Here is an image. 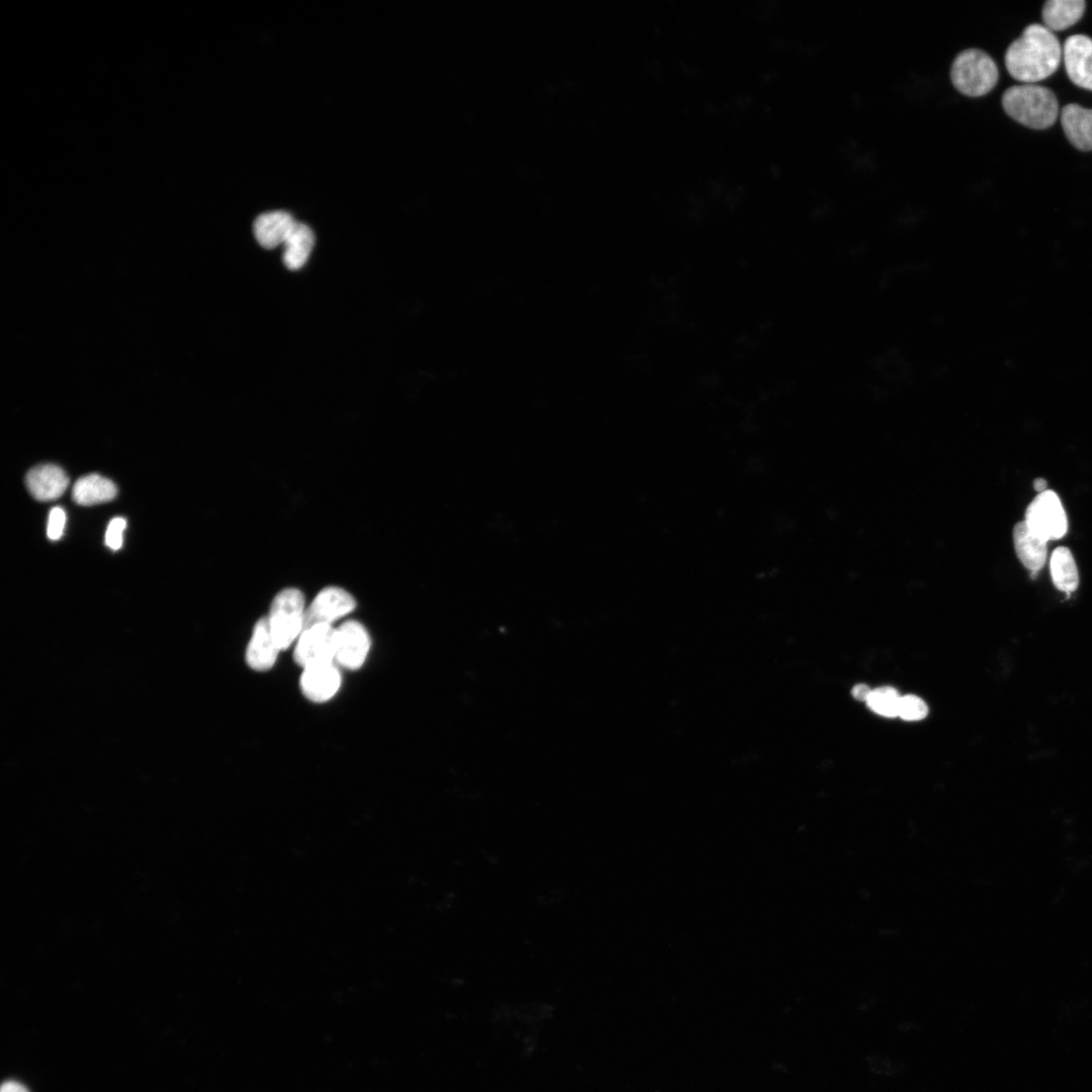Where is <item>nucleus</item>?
<instances>
[{
    "label": "nucleus",
    "instance_id": "nucleus-17",
    "mask_svg": "<svg viewBox=\"0 0 1092 1092\" xmlns=\"http://www.w3.org/2000/svg\"><path fill=\"white\" fill-rule=\"evenodd\" d=\"M314 245V235L309 226L296 221L284 242L282 256L285 267L289 270L300 269L307 261Z\"/></svg>",
    "mask_w": 1092,
    "mask_h": 1092
},
{
    "label": "nucleus",
    "instance_id": "nucleus-8",
    "mask_svg": "<svg viewBox=\"0 0 1092 1092\" xmlns=\"http://www.w3.org/2000/svg\"><path fill=\"white\" fill-rule=\"evenodd\" d=\"M335 660L348 669H358L370 648L366 629L356 621H348L336 629Z\"/></svg>",
    "mask_w": 1092,
    "mask_h": 1092
},
{
    "label": "nucleus",
    "instance_id": "nucleus-15",
    "mask_svg": "<svg viewBox=\"0 0 1092 1092\" xmlns=\"http://www.w3.org/2000/svg\"><path fill=\"white\" fill-rule=\"evenodd\" d=\"M1061 122L1070 143L1081 151L1092 150V109L1068 104L1061 112Z\"/></svg>",
    "mask_w": 1092,
    "mask_h": 1092
},
{
    "label": "nucleus",
    "instance_id": "nucleus-2",
    "mask_svg": "<svg viewBox=\"0 0 1092 1092\" xmlns=\"http://www.w3.org/2000/svg\"><path fill=\"white\" fill-rule=\"evenodd\" d=\"M1002 106L1010 117L1036 129L1051 126L1059 115V103L1054 92L1035 84L1009 87L1002 95Z\"/></svg>",
    "mask_w": 1092,
    "mask_h": 1092
},
{
    "label": "nucleus",
    "instance_id": "nucleus-20",
    "mask_svg": "<svg viewBox=\"0 0 1092 1092\" xmlns=\"http://www.w3.org/2000/svg\"><path fill=\"white\" fill-rule=\"evenodd\" d=\"M900 699L896 689L880 687L872 690L866 704L876 714L893 718L898 717Z\"/></svg>",
    "mask_w": 1092,
    "mask_h": 1092
},
{
    "label": "nucleus",
    "instance_id": "nucleus-7",
    "mask_svg": "<svg viewBox=\"0 0 1092 1092\" xmlns=\"http://www.w3.org/2000/svg\"><path fill=\"white\" fill-rule=\"evenodd\" d=\"M354 598L345 589L329 586L322 589L304 612L302 631L317 624H330L351 613ZM301 631V632H302Z\"/></svg>",
    "mask_w": 1092,
    "mask_h": 1092
},
{
    "label": "nucleus",
    "instance_id": "nucleus-13",
    "mask_svg": "<svg viewBox=\"0 0 1092 1092\" xmlns=\"http://www.w3.org/2000/svg\"><path fill=\"white\" fill-rule=\"evenodd\" d=\"M279 650L271 634L267 617L261 618L254 627L246 650L248 665L258 671L268 670L274 665Z\"/></svg>",
    "mask_w": 1092,
    "mask_h": 1092
},
{
    "label": "nucleus",
    "instance_id": "nucleus-19",
    "mask_svg": "<svg viewBox=\"0 0 1092 1092\" xmlns=\"http://www.w3.org/2000/svg\"><path fill=\"white\" fill-rule=\"evenodd\" d=\"M1084 11L1083 0H1050L1042 8V20L1051 31L1064 30L1078 22Z\"/></svg>",
    "mask_w": 1092,
    "mask_h": 1092
},
{
    "label": "nucleus",
    "instance_id": "nucleus-12",
    "mask_svg": "<svg viewBox=\"0 0 1092 1092\" xmlns=\"http://www.w3.org/2000/svg\"><path fill=\"white\" fill-rule=\"evenodd\" d=\"M1013 543L1019 561L1031 572H1037L1045 563L1048 542L1034 534L1024 521L1013 527Z\"/></svg>",
    "mask_w": 1092,
    "mask_h": 1092
},
{
    "label": "nucleus",
    "instance_id": "nucleus-1",
    "mask_svg": "<svg viewBox=\"0 0 1092 1092\" xmlns=\"http://www.w3.org/2000/svg\"><path fill=\"white\" fill-rule=\"evenodd\" d=\"M1063 51L1053 31L1041 24H1030L1005 53V66L1016 80L1033 84L1053 75Z\"/></svg>",
    "mask_w": 1092,
    "mask_h": 1092
},
{
    "label": "nucleus",
    "instance_id": "nucleus-16",
    "mask_svg": "<svg viewBox=\"0 0 1092 1092\" xmlns=\"http://www.w3.org/2000/svg\"><path fill=\"white\" fill-rule=\"evenodd\" d=\"M117 494L115 483L99 474L80 477L73 486L72 497L81 506H93L113 499Z\"/></svg>",
    "mask_w": 1092,
    "mask_h": 1092
},
{
    "label": "nucleus",
    "instance_id": "nucleus-21",
    "mask_svg": "<svg viewBox=\"0 0 1092 1092\" xmlns=\"http://www.w3.org/2000/svg\"><path fill=\"white\" fill-rule=\"evenodd\" d=\"M928 714L926 703L915 695L901 696L898 717L906 721L922 720Z\"/></svg>",
    "mask_w": 1092,
    "mask_h": 1092
},
{
    "label": "nucleus",
    "instance_id": "nucleus-10",
    "mask_svg": "<svg viewBox=\"0 0 1092 1092\" xmlns=\"http://www.w3.org/2000/svg\"><path fill=\"white\" fill-rule=\"evenodd\" d=\"M66 472L56 464H41L31 468L25 477L30 494L37 500L50 502L59 498L69 485Z\"/></svg>",
    "mask_w": 1092,
    "mask_h": 1092
},
{
    "label": "nucleus",
    "instance_id": "nucleus-3",
    "mask_svg": "<svg viewBox=\"0 0 1092 1092\" xmlns=\"http://www.w3.org/2000/svg\"><path fill=\"white\" fill-rule=\"evenodd\" d=\"M998 68L993 59L979 49L962 51L950 67V79L954 88L970 97L989 93L997 84Z\"/></svg>",
    "mask_w": 1092,
    "mask_h": 1092
},
{
    "label": "nucleus",
    "instance_id": "nucleus-26",
    "mask_svg": "<svg viewBox=\"0 0 1092 1092\" xmlns=\"http://www.w3.org/2000/svg\"><path fill=\"white\" fill-rule=\"evenodd\" d=\"M1046 486H1048V482H1046V480H1045V479H1043V478H1040V477H1039V478H1035V479L1033 480V488H1034V489H1035V490H1036L1037 492H1042V491L1046 490Z\"/></svg>",
    "mask_w": 1092,
    "mask_h": 1092
},
{
    "label": "nucleus",
    "instance_id": "nucleus-9",
    "mask_svg": "<svg viewBox=\"0 0 1092 1092\" xmlns=\"http://www.w3.org/2000/svg\"><path fill=\"white\" fill-rule=\"evenodd\" d=\"M1063 58L1071 81L1092 90V38L1084 34L1069 36L1064 43Z\"/></svg>",
    "mask_w": 1092,
    "mask_h": 1092
},
{
    "label": "nucleus",
    "instance_id": "nucleus-25",
    "mask_svg": "<svg viewBox=\"0 0 1092 1092\" xmlns=\"http://www.w3.org/2000/svg\"><path fill=\"white\" fill-rule=\"evenodd\" d=\"M0 1092H28L27 1089L20 1083L15 1081H7L3 1083Z\"/></svg>",
    "mask_w": 1092,
    "mask_h": 1092
},
{
    "label": "nucleus",
    "instance_id": "nucleus-11",
    "mask_svg": "<svg viewBox=\"0 0 1092 1092\" xmlns=\"http://www.w3.org/2000/svg\"><path fill=\"white\" fill-rule=\"evenodd\" d=\"M340 685L341 675L333 663L305 667L300 677L303 695L315 703L330 700L337 693Z\"/></svg>",
    "mask_w": 1092,
    "mask_h": 1092
},
{
    "label": "nucleus",
    "instance_id": "nucleus-5",
    "mask_svg": "<svg viewBox=\"0 0 1092 1092\" xmlns=\"http://www.w3.org/2000/svg\"><path fill=\"white\" fill-rule=\"evenodd\" d=\"M1024 522L1037 536L1045 540L1063 538L1068 531V519L1058 494L1051 489L1039 492L1028 505Z\"/></svg>",
    "mask_w": 1092,
    "mask_h": 1092
},
{
    "label": "nucleus",
    "instance_id": "nucleus-6",
    "mask_svg": "<svg viewBox=\"0 0 1092 1092\" xmlns=\"http://www.w3.org/2000/svg\"><path fill=\"white\" fill-rule=\"evenodd\" d=\"M336 630L330 624H317L301 632L294 648L295 662L303 668L333 663L335 660Z\"/></svg>",
    "mask_w": 1092,
    "mask_h": 1092
},
{
    "label": "nucleus",
    "instance_id": "nucleus-24",
    "mask_svg": "<svg viewBox=\"0 0 1092 1092\" xmlns=\"http://www.w3.org/2000/svg\"><path fill=\"white\" fill-rule=\"evenodd\" d=\"M872 690L866 684H857L852 688L851 694L855 700L866 703Z\"/></svg>",
    "mask_w": 1092,
    "mask_h": 1092
},
{
    "label": "nucleus",
    "instance_id": "nucleus-18",
    "mask_svg": "<svg viewBox=\"0 0 1092 1092\" xmlns=\"http://www.w3.org/2000/svg\"><path fill=\"white\" fill-rule=\"evenodd\" d=\"M1050 570L1054 585L1070 596L1079 585V572L1071 550L1057 547L1051 556Z\"/></svg>",
    "mask_w": 1092,
    "mask_h": 1092
},
{
    "label": "nucleus",
    "instance_id": "nucleus-14",
    "mask_svg": "<svg viewBox=\"0 0 1092 1092\" xmlns=\"http://www.w3.org/2000/svg\"><path fill=\"white\" fill-rule=\"evenodd\" d=\"M296 220L286 211L277 210L259 215L254 222V235L261 247L274 249L284 244Z\"/></svg>",
    "mask_w": 1092,
    "mask_h": 1092
},
{
    "label": "nucleus",
    "instance_id": "nucleus-22",
    "mask_svg": "<svg viewBox=\"0 0 1092 1092\" xmlns=\"http://www.w3.org/2000/svg\"><path fill=\"white\" fill-rule=\"evenodd\" d=\"M126 527V520L121 517L113 518L105 532V544L111 550H118L123 543V532Z\"/></svg>",
    "mask_w": 1092,
    "mask_h": 1092
},
{
    "label": "nucleus",
    "instance_id": "nucleus-4",
    "mask_svg": "<svg viewBox=\"0 0 1092 1092\" xmlns=\"http://www.w3.org/2000/svg\"><path fill=\"white\" fill-rule=\"evenodd\" d=\"M304 597L299 589L285 588L274 598L267 617L271 634L279 649H286L301 634Z\"/></svg>",
    "mask_w": 1092,
    "mask_h": 1092
},
{
    "label": "nucleus",
    "instance_id": "nucleus-23",
    "mask_svg": "<svg viewBox=\"0 0 1092 1092\" xmlns=\"http://www.w3.org/2000/svg\"><path fill=\"white\" fill-rule=\"evenodd\" d=\"M67 516L65 511L61 507H54L48 519L47 535L53 540H59L64 533Z\"/></svg>",
    "mask_w": 1092,
    "mask_h": 1092
}]
</instances>
